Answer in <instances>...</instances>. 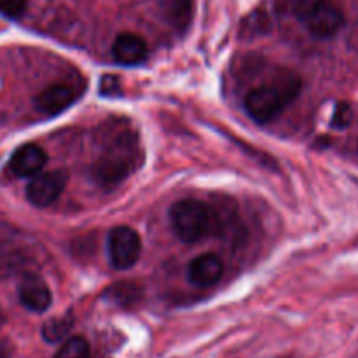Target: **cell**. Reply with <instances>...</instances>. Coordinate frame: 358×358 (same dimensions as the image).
<instances>
[{
  "label": "cell",
  "instance_id": "6da1fadb",
  "mask_svg": "<svg viewBox=\"0 0 358 358\" xmlns=\"http://www.w3.org/2000/svg\"><path fill=\"white\" fill-rule=\"evenodd\" d=\"M301 91L299 77L289 70H282L269 86L254 87L245 96V110L255 122L273 121L283 108L292 103Z\"/></svg>",
  "mask_w": 358,
  "mask_h": 358
},
{
  "label": "cell",
  "instance_id": "7a4b0ae2",
  "mask_svg": "<svg viewBox=\"0 0 358 358\" xmlns=\"http://www.w3.org/2000/svg\"><path fill=\"white\" fill-rule=\"evenodd\" d=\"M138 164L136 138L129 135L119 136L110 143L103 156L94 163L93 177L103 187L112 189L124 180Z\"/></svg>",
  "mask_w": 358,
  "mask_h": 358
},
{
  "label": "cell",
  "instance_id": "3957f363",
  "mask_svg": "<svg viewBox=\"0 0 358 358\" xmlns=\"http://www.w3.org/2000/svg\"><path fill=\"white\" fill-rule=\"evenodd\" d=\"M170 222L175 234L185 243H194L212 229V213L196 199H182L177 201L170 210Z\"/></svg>",
  "mask_w": 358,
  "mask_h": 358
},
{
  "label": "cell",
  "instance_id": "277c9868",
  "mask_svg": "<svg viewBox=\"0 0 358 358\" xmlns=\"http://www.w3.org/2000/svg\"><path fill=\"white\" fill-rule=\"evenodd\" d=\"M142 254V240L138 233L128 226H117L108 234V259L119 271L133 268Z\"/></svg>",
  "mask_w": 358,
  "mask_h": 358
},
{
  "label": "cell",
  "instance_id": "5b68a950",
  "mask_svg": "<svg viewBox=\"0 0 358 358\" xmlns=\"http://www.w3.org/2000/svg\"><path fill=\"white\" fill-rule=\"evenodd\" d=\"M66 182H69V175L65 170L42 171V173L35 175L27 185L28 201L38 208L52 205L65 191Z\"/></svg>",
  "mask_w": 358,
  "mask_h": 358
},
{
  "label": "cell",
  "instance_id": "8992f818",
  "mask_svg": "<svg viewBox=\"0 0 358 358\" xmlns=\"http://www.w3.org/2000/svg\"><path fill=\"white\" fill-rule=\"evenodd\" d=\"M345 17L341 9L332 0H320L304 20L308 30L318 38H329L341 30Z\"/></svg>",
  "mask_w": 358,
  "mask_h": 358
},
{
  "label": "cell",
  "instance_id": "52a82bcc",
  "mask_svg": "<svg viewBox=\"0 0 358 358\" xmlns=\"http://www.w3.org/2000/svg\"><path fill=\"white\" fill-rule=\"evenodd\" d=\"M20 301L27 310L34 313H44L52 303L48 283L35 273H27L20 282Z\"/></svg>",
  "mask_w": 358,
  "mask_h": 358
},
{
  "label": "cell",
  "instance_id": "ba28073f",
  "mask_svg": "<svg viewBox=\"0 0 358 358\" xmlns=\"http://www.w3.org/2000/svg\"><path fill=\"white\" fill-rule=\"evenodd\" d=\"M48 163V154L37 143H24L20 149L14 150L9 161V170L16 177L34 178L35 175L42 173V168Z\"/></svg>",
  "mask_w": 358,
  "mask_h": 358
},
{
  "label": "cell",
  "instance_id": "9c48e42d",
  "mask_svg": "<svg viewBox=\"0 0 358 358\" xmlns=\"http://www.w3.org/2000/svg\"><path fill=\"white\" fill-rule=\"evenodd\" d=\"M224 264L215 254H201L192 259L187 269V278L196 287H212L222 278Z\"/></svg>",
  "mask_w": 358,
  "mask_h": 358
},
{
  "label": "cell",
  "instance_id": "30bf717a",
  "mask_svg": "<svg viewBox=\"0 0 358 358\" xmlns=\"http://www.w3.org/2000/svg\"><path fill=\"white\" fill-rule=\"evenodd\" d=\"M149 49L147 42L136 34H121L112 44V56L119 65L133 66L145 62Z\"/></svg>",
  "mask_w": 358,
  "mask_h": 358
},
{
  "label": "cell",
  "instance_id": "8fae6325",
  "mask_svg": "<svg viewBox=\"0 0 358 358\" xmlns=\"http://www.w3.org/2000/svg\"><path fill=\"white\" fill-rule=\"evenodd\" d=\"M77 100V93L66 84H52V86L45 87L44 91L37 94L35 98V105L41 112L48 115L62 114L63 110L73 105Z\"/></svg>",
  "mask_w": 358,
  "mask_h": 358
},
{
  "label": "cell",
  "instance_id": "7c38bea8",
  "mask_svg": "<svg viewBox=\"0 0 358 358\" xmlns=\"http://www.w3.org/2000/svg\"><path fill=\"white\" fill-rule=\"evenodd\" d=\"M27 250L20 247L16 241H2L0 243V280H6L14 273L21 271L27 266Z\"/></svg>",
  "mask_w": 358,
  "mask_h": 358
},
{
  "label": "cell",
  "instance_id": "4fadbf2b",
  "mask_svg": "<svg viewBox=\"0 0 358 358\" xmlns=\"http://www.w3.org/2000/svg\"><path fill=\"white\" fill-rule=\"evenodd\" d=\"M164 16L177 30H185L192 20V0H164Z\"/></svg>",
  "mask_w": 358,
  "mask_h": 358
},
{
  "label": "cell",
  "instance_id": "5bb4252c",
  "mask_svg": "<svg viewBox=\"0 0 358 358\" xmlns=\"http://www.w3.org/2000/svg\"><path fill=\"white\" fill-rule=\"evenodd\" d=\"M72 325H73V318L70 313L63 315V317L51 318V320L45 322L44 327H42V336H44V339L48 343H58L69 334Z\"/></svg>",
  "mask_w": 358,
  "mask_h": 358
},
{
  "label": "cell",
  "instance_id": "9a60e30c",
  "mask_svg": "<svg viewBox=\"0 0 358 358\" xmlns=\"http://www.w3.org/2000/svg\"><path fill=\"white\" fill-rule=\"evenodd\" d=\"M318 2L320 0H276V9L282 14H290L304 23V20L310 16Z\"/></svg>",
  "mask_w": 358,
  "mask_h": 358
},
{
  "label": "cell",
  "instance_id": "2e32d148",
  "mask_svg": "<svg viewBox=\"0 0 358 358\" xmlns=\"http://www.w3.org/2000/svg\"><path fill=\"white\" fill-rule=\"evenodd\" d=\"M55 358H91V348L86 339L76 336L63 343Z\"/></svg>",
  "mask_w": 358,
  "mask_h": 358
},
{
  "label": "cell",
  "instance_id": "e0dca14e",
  "mask_svg": "<svg viewBox=\"0 0 358 358\" xmlns=\"http://www.w3.org/2000/svg\"><path fill=\"white\" fill-rule=\"evenodd\" d=\"M27 10V0H0V14L9 20H20Z\"/></svg>",
  "mask_w": 358,
  "mask_h": 358
},
{
  "label": "cell",
  "instance_id": "ac0fdd59",
  "mask_svg": "<svg viewBox=\"0 0 358 358\" xmlns=\"http://www.w3.org/2000/svg\"><path fill=\"white\" fill-rule=\"evenodd\" d=\"M352 119V107H350L348 103H338L334 115H332V126H334V128H346V126H350Z\"/></svg>",
  "mask_w": 358,
  "mask_h": 358
},
{
  "label": "cell",
  "instance_id": "d6986e66",
  "mask_svg": "<svg viewBox=\"0 0 358 358\" xmlns=\"http://www.w3.org/2000/svg\"><path fill=\"white\" fill-rule=\"evenodd\" d=\"M264 27H269L268 16H266V14H259V13L252 14V16L248 17L247 23H245V30H247L250 35L262 34V31L266 30Z\"/></svg>",
  "mask_w": 358,
  "mask_h": 358
},
{
  "label": "cell",
  "instance_id": "ffe728a7",
  "mask_svg": "<svg viewBox=\"0 0 358 358\" xmlns=\"http://www.w3.org/2000/svg\"><path fill=\"white\" fill-rule=\"evenodd\" d=\"M10 357V346L6 341H0V358Z\"/></svg>",
  "mask_w": 358,
  "mask_h": 358
},
{
  "label": "cell",
  "instance_id": "44dd1931",
  "mask_svg": "<svg viewBox=\"0 0 358 358\" xmlns=\"http://www.w3.org/2000/svg\"><path fill=\"white\" fill-rule=\"evenodd\" d=\"M2 322H3V317H2V311H0V325H2Z\"/></svg>",
  "mask_w": 358,
  "mask_h": 358
}]
</instances>
